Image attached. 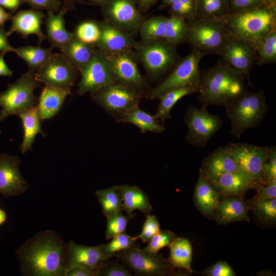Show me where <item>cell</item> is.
<instances>
[{
    "instance_id": "1",
    "label": "cell",
    "mask_w": 276,
    "mask_h": 276,
    "mask_svg": "<svg viewBox=\"0 0 276 276\" xmlns=\"http://www.w3.org/2000/svg\"><path fill=\"white\" fill-rule=\"evenodd\" d=\"M67 244L53 230L37 233L16 251L22 274L30 276H64Z\"/></svg>"
},
{
    "instance_id": "2",
    "label": "cell",
    "mask_w": 276,
    "mask_h": 276,
    "mask_svg": "<svg viewBox=\"0 0 276 276\" xmlns=\"http://www.w3.org/2000/svg\"><path fill=\"white\" fill-rule=\"evenodd\" d=\"M245 76L222 60L200 72L198 99L201 106H225L245 90Z\"/></svg>"
},
{
    "instance_id": "3",
    "label": "cell",
    "mask_w": 276,
    "mask_h": 276,
    "mask_svg": "<svg viewBox=\"0 0 276 276\" xmlns=\"http://www.w3.org/2000/svg\"><path fill=\"white\" fill-rule=\"evenodd\" d=\"M219 20L231 37L247 43L256 50L268 34L276 29V7L264 5L229 13Z\"/></svg>"
},
{
    "instance_id": "4",
    "label": "cell",
    "mask_w": 276,
    "mask_h": 276,
    "mask_svg": "<svg viewBox=\"0 0 276 276\" xmlns=\"http://www.w3.org/2000/svg\"><path fill=\"white\" fill-rule=\"evenodd\" d=\"M225 108L231 123L229 132L238 139L246 130L258 126L268 110L264 91L251 92L247 89Z\"/></svg>"
},
{
    "instance_id": "5",
    "label": "cell",
    "mask_w": 276,
    "mask_h": 276,
    "mask_svg": "<svg viewBox=\"0 0 276 276\" xmlns=\"http://www.w3.org/2000/svg\"><path fill=\"white\" fill-rule=\"evenodd\" d=\"M176 47L165 38L141 39L133 51L147 73L158 78L171 71L181 59Z\"/></svg>"
},
{
    "instance_id": "6",
    "label": "cell",
    "mask_w": 276,
    "mask_h": 276,
    "mask_svg": "<svg viewBox=\"0 0 276 276\" xmlns=\"http://www.w3.org/2000/svg\"><path fill=\"white\" fill-rule=\"evenodd\" d=\"M186 41L204 55H220L230 36L222 22L217 19L195 18L186 22Z\"/></svg>"
},
{
    "instance_id": "7",
    "label": "cell",
    "mask_w": 276,
    "mask_h": 276,
    "mask_svg": "<svg viewBox=\"0 0 276 276\" xmlns=\"http://www.w3.org/2000/svg\"><path fill=\"white\" fill-rule=\"evenodd\" d=\"M204 54L192 49L171 71L169 75L159 84L144 95L145 98L153 100L164 94L177 89L199 88L200 79V62Z\"/></svg>"
},
{
    "instance_id": "8",
    "label": "cell",
    "mask_w": 276,
    "mask_h": 276,
    "mask_svg": "<svg viewBox=\"0 0 276 276\" xmlns=\"http://www.w3.org/2000/svg\"><path fill=\"white\" fill-rule=\"evenodd\" d=\"M35 72L28 71L22 74L4 91H0V122L10 116L35 105L37 98L34 90L39 86Z\"/></svg>"
},
{
    "instance_id": "9",
    "label": "cell",
    "mask_w": 276,
    "mask_h": 276,
    "mask_svg": "<svg viewBox=\"0 0 276 276\" xmlns=\"http://www.w3.org/2000/svg\"><path fill=\"white\" fill-rule=\"evenodd\" d=\"M143 93L116 81L90 96L96 103L120 121L126 113L139 106Z\"/></svg>"
},
{
    "instance_id": "10",
    "label": "cell",
    "mask_w": 276,
    "mask_h": 276,
    "mask_svg": "<svg viewBox=\"0 0 276 276\" xmlns=\"http://www.w3.org/2000/svg\"><path fill=\"white\" fill-rule=\"evenodd\" d=\"M206 107L189 105L184 117L188 129L187 141L200 148L206 146L223 123L219 116L209 113Z\"/></svg>"
},
{
    "instance_id": "11",
    "label": "cell",
    "mask_w": 276,
    "mask_h": 276,
    "mask_svg": "<svg viewBox=\"0 0 276 276\" xmlns=\"http://www.w3.org/2000/svg\"><path fill=\"white\" fill-rule=\"evenodd\" d=\"M115 257L137 275H167L172 266L157 254H149L141 249L136 242L130 247L117 252Z\"/></svg>"
},
{
    "instance_id": "12",
    "label": "cell",
    "mask_w": 276,
    "mask_h": 276,
    "mask_svg": "<svg viewBox=\"0 0 276 276\" xmlns=\"http://www.w3.org/2000/svg\"><path fill=\"white\" fill-rule=\"evenodd\" d=\"M78 93L91 94L116 82L106 55L96 48L89 61L79 71Z\"/></svg>"
},
{
    "instance_id": "13",
    "label": "cell",
    "mask_w": 276,
    "mask_h": 276,
    "mask_svg": "<svg viewBox=\"0 0 276 276\" xmlns=\"http://www.w3.org/2000/svg\"><path fill=\"white\" fill-rule=\"evenodd\" d=\"M101 9L104 20L131 34L139 32L145 20L134 0H107Z\"/></svg>"
},
{
    "instance_id": "14",
    "label": "cell",
    "mask_w": 276,
    "mask_h": 276,
    "mask_svg": "<svg viewBox=\"0 0 276 276\" xmlns=\"http://www.w3.org/2000/svg\"><path fill=\"white\" fill-rule=\"evenodd\" d=\"M77 71L63 54L52 53L35 76L40 83L71 90L76 80Z\"/></svg>"
},
{
    "instance_id": "15",
    "label": "cell",
    "mask_w": 276,
    "mask_h": 276,
    "mask_svg": "<svg viewBox=\"0 0 276 276\" xmlns=\"http://www.w3.org/2000/svg\"><path fill=\"white\" fill-rule=\"evenodd\" d=\"M225 147L241 171L250 176L259 184L264 183L262 170L267 159L269 147L245 143H229Z\"/></svg>"
},
{
    "instance_id": "16",
    "label": "cell",
    "mask_w": 276,
    "mask_h": 276,
    "mask_svg": "<svg viewBox=\"0 0 276 276\" xmlns=\"http://www.w3.org/2000/svg\"><path fill=\"white\" fill-rule=\"evenodd\" d=\"M105 54L116 82L144 92L148 84L139 71L133 50Z\"/></svg>"
},
{
    "instance_id": "17",
    "label": "cell",
    "mask_w": 276,
    "mask_h": 276,
    "mask_svg": "<svg viewBox=\"0 0 276 276\" xmlns=\"http://www.w3.org/2000/svg\"><path fill=\"white\" fill-rule=\"evenodd\" d=\"M111 258L104 250V244L89 246L70 241L67 244L66 270L80 267L98 272L103 264Z\"/></svg>"
},
{
    "instance_id": "18",
    "label": "cell",
    "mask_w": 276,
    "mask_h": 276,
    "mask_svg": "<svg viewBox=\"0 0 276 276\" xmlns=\"http://www.w3.org/2000/svg\"><path fill=\"white\" fill-rule=\"evenodd\" d=\"M20 163L17 155L0 154V194L6 198L19 196L29 188L19 171Z\"/></svg>"
},
{
    "instance_id": "19",
    "label": "cell",
    "mask_w": 276,
    "mask_h": 276,
    "mask_svg": "<svg viewBox=\"0 0 276 276\" xmlns=\"http://www.w3.org/2000/svg\"><path fill=\"white\" fill-rule=\"evenodd\" d=\"M222 60L242 73L249 82V75L256 63V50L247 43L229 37L221 52Z\"/></svg>"
},
{
    "instance_id": "20",
    "label": "cell",
    "mask_w": 276,
    "mask_h": 276,
    "mask_svg": "<svg viewBox=\"0 0 276 276\" xmlns=\"http://www.w3.org/2000/svg\"><path fill=\"white\" fill-rule=\"evenodd\" d=\"M100 31L96 47L105 54L133 50L136 41L131 34L120 29L108 22L98 21Z\"/></svg>"
},
{
    "instance_id": "21",
    "label": "cell",
    "mask_w": 276,
    "mask_h": 276,
    "mask_svg": "<svg viewBox=\"0 0 276 276\" xmlns=\"http://www.w3.org/2000/svg\"><path fill=\"white\" fill-rule=\"evenodd\" d=\"M45 17V14L41 10L32 9L19 11L12 16L11 25L7 32V35L9 36L16 32L22 37L26 38L31 34H35L38 38V44H40L46 38L45 35L41 29V25Z\"/></svg>"
},
{
    "instance_id": "22",
    "label": "cell",
    "mask_w": 276,
    "mask_h": 276,
    "mask_svg": "<svg viewBox=\"0 0 276 276\" xmlns=\"http://www.w3.org/2000/svg\"><path fill=\"white\" fill-rule=\"evenodd\" d=\"M206 179L212 182L222 175L240 170L226 147H219L208 155L200 169Z\"/></svg>"
},
{
    "instance_id": "23",
    "label": "cell",
    "mask_w": 276,
    "mask_h": 276,
    "mask_svg": "<svg viewBox=\"0 0 276 276\" xmlns=\"http://www.w3.org/2000/svg\"><path fill=\"white\" fill-rule=\"evenodd\" d=\"M66 13L59 10L57 14L48 11L45 18L46 38L53 48L60 51L74 37V32H69L65 26L64 16Z\"/></svg>"
},
{
    "instance_id": "24",
    "label": "cell",
    "mask_w": 276,
    "mask_h": 276,
    "mask_svg": "<svg viewBox=\"0 0 276 276\" xmlns=\"http://www.w3.org/2000/svg\"><path fill=\"white\" fill-rule=\"evenodd\" d=\"M214 187L226 195L241 194L259 183L241 170L225 173L211 182Z\"/></svg>"
},
{
    "instance_id": "25",
    "label": "cell",
    "mask_w": 276,
    "mask_h": 276,
    "mask_svg": "<svg viewBox=\"0 0 276 276\" xmlns=\"http://www.w3.org/2000/svg\"><path fill=\"white\" fill-rule=\"evenodd\" d=\"M21 119L23 128L24 137L20 145L22 154L32 150V144L37 134L45 136V133L41 128L39 110L37 105L33 106L17 114Z\"/></svg>"
},
{
    "instance_id": "26",
    "label": "cell",
    "mask_w": 276,
    "mask_h": 276,
    "mask_svg": "<svg viewBox=\"0 0 276 276\" xmlns=\"http://www.w3.org/2000/svg\"><path fill=\"white\" fill-rule=\"evenodd\" d=\"M122 202L123 211L132 215L135 210L144 214H149L152 209L148 195L142 189L135 186H116Z\"/></svg>"
},
{
    "instance_id": "27",
    "label": "cell",
    "mask_w": 276,
    "mask_h": 276,
    "mask_svg": "<svg viewBox=\"0 0 276 276\" xmlns=\"http://www.w3.org/2000/svg\"><path fill=\"white\" fill-rule=\"evenodd\" d=\"M71 90L45 85L37 105L42 120L52 118L58 113Z\"/></svg>"
},
{
    "instance_id": "28",
    "label": "cell",
    "mask_w": 276,
    "mask_h": 276,
    "mask_svg": "<svg viewBox=\"0 0 276 276\" xmlns=\"http://www.w3.org/2000/svg\"><path fill=\"white\" fill-rule=\"evenodd\" d=\"M195 198L199 209L206 214L212 213L219 202V193L200 170L195 189Z\"/></svg>"
},
{
    "instance_id": "29",
    "label": "cell",
    "mask_w": 276,
    "mask_h": 276,
    "mask_svg": "<svg viewBox=\"0 0 276 276\" xmlns=\"http://www.w3.org/2000/svg\"><path fill=\"white\" fill-rule=\"evenodd\" d=\"M96 48L94 45L81 41L75 35L61 52L79 71L91 59Z\"/></svg>"
},
{
    "instance_id": "30",
    "label": "cell",
    "mask_w": 276,
    "mask_h": 276,
    "mask_svg": "<svg viewBox=\"0 0 276 276\" xmlns=\"http://www.w3.org/2000/svg\"><path fill=\"white\" fill-rule=\"evenodd\" d=\"M120 121L133 124L142 132L150 131L159 133L165 130V127L159 124L155 115H151L142 110L139 106L123 116Z\"/></svg>"
},
{
    "instance_id": "31",
    "label": "cell",
    "mask_w": 276,
    "mask_h": 276,
    "mask_svg": "<svg viewBox=\"0 0 276 276\" xmlns=\"http://www.w3.org/2000/svg\"><path fill=\"white\" fill-rule=\"evenodd\" d=\"M170 257L169 262L175 267L192 272L191 264L192 248L190 241L185 238H176L169 246Z\"/></svg>"
},
{
    "instance_id": "32",
    "label": "cell",
    "mask_w": 276,
    "mask_h": 276,
    "mask_svg": "<svg viewBox=\"0 0 276 276\" xmlns=\"http://www.w3.org/2000/svg\"><path fill=\"white\" fill-rule=\"evenodd\" d=\"M53 48H43L38 46L27 45L15 48V53L27 64L29 70L38 71L48 61Z\"/></svg>"
},
{
    "instance_id": "33",
    "label": "cell",
    "mask_w": 276,
    "mask_h": 276,
    "mask_svg": "<svg viewBox=\"0 0 276 276\" xmlns=\"http://www.w3.org/2000/svg\"><path fill=\"white\" fill-rule=\"evenodd\" d=\"M220 220L224 223L245 219L247 218V207L237 198H227L219 202L217 208Z\"/></svg>"
},
{
    "instance_id": "34",
    "label": "cell",
    "mask_w": 276,
    "mask_h": 276,
    "mask_svg": "<svg viewBox=\"0 0 276 276\" xmlns=\"http://www.w3.org/2000/svg\"><path fill=\"white\" fill-rule=\"evenodd\" d=\"M198 91V88L188 87L172 90L164 94L158 98L160 102L155 116L162 121L171 118L170 111L177 102L182 97Z\"/></svg>"
},
{
    "instance_id": "35",
    "label": "cell",
    "mask_w": 276,
    "mask_h": 276,
    "mask_svg": "<svg viewBox=\"0 0 276 276\" xmlns=\"http://www.w3.org/2000/svg\"><path fill=\"white\" fill-rule=\"evenodd\" d=\"M228 13V0H196V18L219 19Z\"/></svg>"
},
{
    "instance_id": "36",
    "label": "cell",
    "mask_w": 276,
    "mask_h": 276,
    "mask_svg": "<svg viewBox=\"0 0 276 276\" xmlns=\"http://www.w3.org/2000/svg\"><path fill=\"white\" fill-rule=\"evenodd\" d=\"M96 195L106 218L113 214L122 212V202L116 186L98 190L96 192Z\"/></svg>"
},
{
    "instance_id": "37",
    "label": "cell",
    "mask_w": 276,
    "mask_h": 276,
    "mask_svg": "<svg viewBox=\"0 0 276 276\" xmlns=\"http://www.w3.org/2000/svg\"><path fill=\"white\" fill-rule=\"evenodd\" d=\"M167 20L168 17L164 16H156L145 19L139 30L141 39L164 38Z\"/></svg>"
},
{
    "instance_id": "38",
    "label": "cell",
    "mask_w": 276,
    "mask_h": 276,
    "mask_svg": "<svg viewBox=\"0 0 276 276\" xmlns=\"http://www.w3.org/2000/svg\"><path fill=\"white\" fill-rule=\"evenodd\" d=\"M258 65L276 62V29L271 31L256 50Z\"/></svg>"
},
{
    "instance_id": "39",
    "label": "cell",
    "mask_w": 276,
    "mask_h": 276,
    "mask_svg": "<svg viewBox=\"0 0 276 276\" xmlns=\"http://www.w3.org/2000/svg\"><path fill=\"white\" fill-rule=\"evenodd\" d=\"M187 26L185 19L171 15L168 17L164 38L177 46L186 40Z\"/></svg>"
},
{
    "instance_id": "40",
    "label": "cell",
    "mask_w": 276,
    "mask_h": 276,
    "mask_svg": "<svg viewBox=\"0 0 276 276\" xmlns=\"http://www.w3.org/2000/svg\"><path fill=\"white\" fill-rule=\"evenodd\" d=\"M74 33L76 37L81 41L95 47L100 36L98 21L91 20L80 23Z\"/></svg>"
},
{
    "instance_id": "41",
    "label": "cell",
    "mask_w": 276,
    "mask_h": 276,
    "mask_svg": "<svg viewBox=\"0 0 276 276\" xmlns=\"http://www.w3.org/2000/svg\"><path fill=\"white\" fill-rule=\"evenodd\" d=\"M135 214L124 215L122 212L111 215L107 217V226L105 237L107 240L125 232L129 221Z\"/></svg>"
},
{
    "instance_id": "42",
    "label": "cell",
    "mask_w": 276,
    "mask_h": 276,
    "mask_svg": "<svg viewBox=\"0 0 276 276\" xmlns=\"http://www.w3.org/2000/svg\"><path fill=\"white\" fill-rule=\"evenodd\" d=\"M177 238L171 231L160 230L147 243V246L143 250L151 254H156L162 248L169 246Z\"/></svg>"
},
{
    "instance_id": "43",
    "label": "cell",
    "mask_w": 276,
    "mask_h": 276,
    "mask_svg": "<svg viewBox=\"0 0 276 276\" xmlns=\"http://www.w3.org/2000/svg\"><path fill=\"white\" fill-rule=\"evenodd\" d=\"M135 242L134 237L128 235L125 232L112 238L107 244H104V250L112 258L115 257L117 252L130 247Z\"/></svg>"
},
{
    "instance_id": "44",
    "label": "cell",
    "mask_w": 276,
    "mask_h": 276,
    "mask_svg": "<svg viewBox=\"0 0 276 276\" xmlns=\"http://www.w3.org/2000/svg\"><path fill=\"white\" fill-rule=\"evenodd\" d=\"M169 8L171 15L185 20L196 18V0H179Z\"/></svg>"
},
{
    "instance_id": "45",
    "label": "cell",
    "mask_w": 276,
    "mask_h": 276,
    "mask_svg": "<svg viewBox=\"0 0 276 276\" xmlns=\"http://www.w3.org/2000/svg\"><path fill=\"white\" fill-rule=\"evenodd\" d=\"M146 218L141 232L137 236L134 237V238L135 240L140 239L143 242L148 243L160 229L156 216L150 214L146 215Z\"/></svg>"
},
{
    "instance_id": "46",
    "label": "cell",
    "mask_w": 276,
    "mask_h": 276,
    "mask_svg": "<svg viewBox=\"0 0 276 276\" xmlns=\"http://www.w3.org/2000/svg\"><path fill=\"white\" fill-rule=\"evenodd\" d=\"M263 180L265 183L276 181V148L269 147L268 157L262 170Z\"/></svg>"
},
{
    "instance_id": "47",
    "label": "cell",
    "mask_w": 276,
    "mask_h": 276,
    "mask_svg": "<svg viewBox=\"0 0 276 276\" xmlns=\"http://www.w3.org/2000/svg\"><path fill=\"white\" fill-rule=\"evenodd\" d=\"M129 270L120 263L107 260L100 269L98 276H132Z\"/></svg>"
},
{
    "instance_id": "48",
    "label": "cell",
    "mask_w": 276,
    "mask_h": 276,
    "mask_svg": "<svg viewBox=\"0 0 276 276\" xmlns=\"http://www.w3.org/2000/svg\"><path fill=\"white\" fill-rule=\"evenodd\" d=\"M256 209L263 216L269 219L276 218V198H258Z\"/></svg>"
},
{
    "instance_id": "49",
    "label": "cell",
    "mask_w": 276,
    "mask_h": 276,
    "mask_svg": "<svg viewBox=\"0 0 276 276\" xmlns=\"http://www.w3.org/2000/svg\"><path fill=\"white\" fill-rule=\"evenodd\" d=\"M32 9L47 10L54 13L59 11L62 6L61 0H22Z\"/></svg>"
},
{
    "instance_id": "50",
    "label": "cell",
    "mask_w": 276,
    "mask_h": 276,
    "mask_svg": "<svg viewBox=\"0 0 276 276\" xmlns=\"http://www.w3.org/2000/svg\"><path fill=\"white\" fill-rule=\"evenodd\" d=\"M229 13L239 12L266 5L264 0H228Z\"/></svg>"
},
{
    "instance_id": "51",
    "label": "cell",
    "mask_w": 276,
    "mask_h": 276,
    "mask_svg": "<svg viewBox=\"0 0 276 276\" xmlns=\"http://www.w3.org/2000/svg\"><path fill=\"white\" fill-rule=\"evenodd\" d=\"M205 273L210 276H234L235 273L225 262L219 261L209 267Z\"/></svg>"
},
{
    "instance_id": "52",
    "label": "cell",
    "mask_w": 276,
    "mask_h": 276,
    "mask_svg": "<svg viewBox=\"0 0 276 276\" xmlns=\"http://www.w3.org/2000/svg\"><path fill=\"white\" fill-rule=\"evenodd\" d=\"M262 186L260 184L256 187L257 189L258 198H276V181H272Z\"/></svg>"
},
{
    "instance_id": "53",
    "label": "cell",
    "mask_w": 276,
    "mask_h": 276,
    "mask_svg": "<svg viewBox=\"0 0 276 276\" xmlns=\"http://www.w3.org/2000/svg\"><path fill=\"white\" fill-rule=\"evenodd\" d=\"M8 37L4 26H0V54H5L8 52H15V48L11 45L8 41Z\"/></svg>"
},
{
    "instance_id": "54",
    "label": "cell",
    "mask_w": 276,
    "mask_h": 276,
    "mask_svg": "<svg viewBox=\"0 0 276 276\" xmlns=\"http://www.w3.org/2000/svg\"><path fill=\"white\" fill-rule=\"evenodd\" d=\"M64 276H98V272L84 268L75 267L66 271Z\"/></svg>"
},
{
    "instance_id": "55",
    "label": "cell",
    "mask_w": 276,
    "mask_h": 276,
    "mask_svg": "<svg viewBox=\"0 0 276 276\" xmlns=\"http://www.w3.org/2000/svg\"><path fill=\"white\" fill-rule=\"evenodd\" d=\"M24 3L22 0H0V6L14 13Z\"/></svg>"
},
{
    "instance_id": "56",
    "label": "cell",
    "mask_w": 276,
    "mask_h": 276,
    "mask_svg": "<svg viewBox=\"0 0 276 276\" xmlns=\"http://www.w3.org/2000/svg\"><path fill=\"white\" fill-rule=\"evenodd\" d=\"M138 9L142 13H145L155 5L159 0H134Z\"/></svg>"
},
{
    "instance_id": "57",
    "label": "cell",
    "mask_w": 276,
    "mask_h": 276,
    "mask_svg": "<svg viewBox=\"0 0 276 276\" xmlns=\"http://www.w3.org/2000/svg\"><path fill=\"white\" fill-rule=\"evenodd\" d=\"M3 53L0 54V76L11 77L13 71L9 68L4 60Z\"/></svg>"
},
{
    "instance_id": "58",
    "label": "cell",
    "mask_w": 276,
    "mask_h": 276,
    "mask_svg": "<svg viewBox=\"0 0 276 276\" xmlns=\"http://www.w3.org/2000/svg\"><path fill=\"white\" fill-rule=\"evenodd\" d=\"M62 6L60 10L67 12L74 10L77 4L83 3V0H62Z\"/></svg>"
},
{
    "instance_id": "59",
    "label": "cell",
    "mask_w": 276,
    "mask_h": 276,
    "mask_svg": "<svg viewBox=\"0 0 276 276\" xmlns=\"http://www.w3.org/2000/svg\"><path fill=\"white\" fill-rule=\"evenodd\" d=\"M12 16V13L6 12L3 7L0 6V26H4L5 22L10 20Z\"/></svg>"
},
{
    "instance_id": "60",
    "label": "cell",
    "mask_w": 276,
    "mask_h": 276,
    "mask_svg": "<svg viewBox=\"0 0 276 276\" xmlns=\"http://www.w3.org/2000/svg\"><path fill=\"white\" fill-rule=\"evenodd\" d=\"M179 0H162V3L159 7V9H165L170 7L172 5L178 2Z\"/></svg>"
},
{
    "instance_id": "61",
    "label": "cell",
    "mask_w": 276,
    "mask_h": 276,
    "mask_svg": "<svg viewBox=\"0 0 276 276\" xmlns=\"http://www.w3.org/2000/svg\"><path fill=\"white\" fill-rule=\"evenodd\" d=\"M107 0H83V3L93 6H101L104 2Z\"/></svg>"
},
{
    "instance_id": "62",
    "label": "cell",
    "mask_w": 276,
    "mask_h": 276,
    "mask_svg": "<svg viewBox=\"0 0 276 276\" xmlns=\"http://www.w3.org/2000/svg\"><path fill=\"white\" fill-rule=\"evenodd\" d=\"M7 218V215L5 211L0 209V226L6 221Z\"/></svg>"
},
{
    "instance_id": "63",
    "label": "cell",
    "mask_w": 276,
    "mask_h": 276,
    "mask_svg": "<svg viewBox=\"0 0 276 276\" xmlns=\"http://www.w3.org/2000/svg\"><path fill=\"white\" fill-rule=\"evenodd\" d=\"M266 6L270 7H276V0H264Z\"/></svg>"
},
{
    "instance_id": "64",
    "label": "cell",
    "mask_w": 276,
    "mask_h": 276,
    "mask_svg": "<svg viewBox=\"0 0 276 276\" xmlns=\"http://www.w3.org/2000/svg\"><path fill=\"white\" fill-rule=\"evenodd\" d=\"M1 134H2V131L0 129V136H1Z\"/></svg>"
}]
</instances>
